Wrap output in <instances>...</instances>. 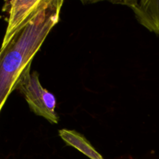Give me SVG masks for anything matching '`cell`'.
Segmentation results:
<instances>
[{
  "instance_id": "1",
  "label": "cell",
  "mask_w": 159,
  "mask_h": 159,
  "mask_svg": "<svg viewBox=\"0 0 159 159\" xmlns=\"http://www.w3.org/2000/svg\"><path fill=\"white\" fill-rule=\"evenodd\" d=\"M62 0H45L35 16L0 49V112L19 79L58 23Z\"/></svg>"
},
{
  "instance_id": "2",
  "label": "cell",
  "mask_w": 159,
  "mask_h": 159,
  "mask_svg": "<svg viewBox=\"0 0 159 159\" xmlns=\"http://www.w3.org/2000/svg\"><path fill=\"white\" fill-rule=\"evenodd\" d=\"M30 65L19 79L16 89L26 99L30 109L37 116L45 118L51 124H57L59 117L56 113V98L40 85L37 71L30 72Z\"/></svg>"
},
{
  "instance_id": "3",
  "label": "cell",
  "mask_w": 159,
  "mask_h": 159,
  "mask_svg": "<svg viewBox=\"0 0 159 159\" xmlns=\"http://www.w3.org/2000/svg\"><path fill=\"white\" fill-rule=\"evenodd\" d=\"M45 0H12L5 6L9 13L8 26L2 46L6 44L12 37L26 25L40 10Z\"/></svg>"
},
{
  "instance_id": "4",
  "label": "cell",
  "mask_w": 159,
  "mask_h": 159,
  "mask_svg": "<svg viewBox=\"0 0 159 159\" xmlns=\"http://www.w3.org/2000/svg\"><path fill=\"white\" fill-rule=\"evenodd\" d=\"M116 3L124 4L131 8L138 21L150 32L155 33L159 36L158 0L124 1Z\"/></svg>"
},
{
  "instance_id": "5",
  "label": "cell",
  "mask_w": 159,
  "mask_h": 159,
  "mask_svg": "<svg viewBox=\"0 0 159 159\" xmlns=\"http://www.w3.org/2000/svg\"><path fill=\"white\" fill-rule=\"evenodd\" d=\"M59 136L66 143L67 145L75 148L90 159H104L90 144L89 141L83 135L75 130L62 129L59 130Z\"/></svg>"
}]
</instances>
